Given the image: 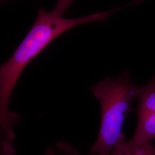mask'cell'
Segmentation results:
<instances>
[{
    "label": "cell",
    "mask_w": 155,
    "mask_h": 155,
    "mask_svg": "<svg viewBox=\"0 0 155 155\" xmlns=\"http://www.w3.org/2000/svg\"><path fill=\"white\" fill-rule=\"evenodd\" d=\"M123 8L121 7L108 11L76 18H64L38 10L32 27L11 57L0 66V129L2 139H15L14 127L20 116L9 109L12 95L24 68L62 33L77 25L95 21H104L112 13Z\"/></svg>",
    "instance_id": "obj_1"
},
{
    "label": "cell",
    "mask_w": 155,
    "mask_h": 155,
    "mask_svg": "<svg viewBox=\"0 0 155 155\" xmlns=\"http://www.w3.org/2000/svg\"><path fill=\"white\" fill-rule=\"evenodd\" d=\"M140 87L132 81L127 70L117 78L107 77L99 81L90 90L100 103L101 117L97 139L90 150V155H110L125 141L124 122L131 106L137 98Z\"/></svg>",
    "instance_id": "obj_2"
},
{
    "label": "cell",
    "mask_w": 155,
    "mask_h": 155,
    "mask_svg": "<svg viewBox=\"0 0 155 155\" xmlns=\"http://www.w3.org/2000/svg\"><path fill=\"white\" fill-rule=\"evenodd\" d=\"M155 139V112L138 116V124L132 138L133 144L149 143Z\"/></svg>",
    "instance_id": "obj_3"
},
{
    "label": "cell",
    "mask_w": 155,
    "mask_h": 155,
    "mask_svg": "<svg viewBox=\"0 0 155 155\" xmlns=\"http://www.w3.org/2000/svg\"><path fill=\"white\" fill-rule=\"evenodd\" d=\"M137 116L155 112V75L149 83L140 87L137 97Z\"/></svg>",
    "instance_id": "obj_4"
},
{
    "label": "cell",
    "mask_w": 155,
    "mask_h": 155,
    "mask_svg": "<svg viewBox=\"0 0 155 155\" xmlns=\"http://www.w3.org/2000/svg\"><path fill=\"white\" fill-rule=\"evenodd\" d=\"M73 1L74 0H57L56 6L51 12L55 15L61 16L67 10Z\"/></svg>",
    "instance_id": "obj_5"
},
{
    "label": "cell",
    "mask_w": 155,
    "mask_h": 155,
    "mask_svg": "<svg viewBox=\"0 0 155 155\" xmlns=\"http://www.w3.org/2000/svg\"><path fill=\"white\" fill-rule=\"evenodd\" d=\"M46 155H66V154L62 150L52 146L47 150Z\"/></svg>",
    "instance_id": "obj_6"
},
{
    "label": "cell",
    "mask_w": 155,
    "mask_h": 155,
    "mask_svg": "<svg viewBox=\"0 0 155 155\" xmlns=\"http://www.w3.org/2000/svg\"><path fill=\"white\" fill-rule=\"evenodd\" d=\"M1 1H2V0H1Z\"/></svg>",
    "instance_id": "obj_7"
}]
</instances>
